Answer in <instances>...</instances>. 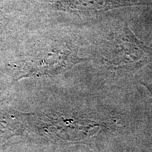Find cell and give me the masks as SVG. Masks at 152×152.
Wrapping results in <instances>:
<instances>
[{
	"instance_id": "cell-1",
	"label": "cell",
	"mask_w": 152,
	"mask_h": 152,
	"mask_svg": "<svg viewBox=\"0 0 152 152\" xmlns=\"http://www.w3.org/2000/svg\"><path fill=\"white\" fill-rule=\"evenodd\" d=\"M147 87H148V86H147ZM148 87H149V89L150 90V91H151V92L152 93V83H151V85H150V86H149Z\"/></svg>"
}]
</instances>
